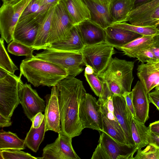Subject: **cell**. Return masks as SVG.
<instances>
[{"label": "cell", "instance_id": "obj_47", "mask_svg": "<svg viewBox=\"0 0 159 159\" xmlns=\"http://www.w3.org/2000/svg\"><path fill=\"white\" fill-rule=\"evenodd\" d=\"M148 127L151 132L159 136V120L150 123Z\"/></svg>", "mask_w": 159, "mask_h": 159}, {"label": "cell", "instance_id": "obj_33", "mask_svg": "<svg viewBox=\"0 0 159 159\" xmlns=\"http://www.w3.org/2000/svg\"><path fill=\"white\" fill-rule=\"evenodd\" d=\"M4 39H0V67L10 73L14 74L16 70H18L8 55L5 47Z\"/></svg>", "mask_w": 159, "mask_h": 159}, {"label": "cell", "instance_id": "obj_5", "mask_svg": "<svg viewBox=\"0 0 159 159\" xmlns=\"http://www.w3.org/2000/svg\"><path fill=\"white\" fill-rule=\"evenodd\" d=\"M32 0H16L2 4L0 8L1 38L7 43L13 39L16 25L25 9Z\"/></svg>", "mask_w": 159, "mask_h": 159}, {"label": "cell", "instance_id": "obj_4", "mask_svg": "<svg viewBox=\"0 0 159 159\" xmlns=\"http://www.w3.org/2000/svg\"><path fill=\"white\" fill-rule=\"evenodd\" d=\"M21 76H17L8 72L0 79V114L5 117L11 118L20 104L18 89Z\"/></svg>", "mask_w": 159, "mask_h": 159}, {"label": "cell", "instance_id": "obj_2", "mask_svg": "<svg viewBox=\"0 0 159 159\" xmlns=\"http://www.w3.org/2000/svg\"><path fill=\"white\" fill-rule=\"evenodd\" d=\"M20 69V74L35 87H53L68 75L66 70L61 66L35 56L23 60Z\"/></svg>", "mask_w": 159, "mask_h": 159}, {"label": "cell", "instance_id": "obj_30", "mask_svg": "<svg viewBox=\"0 0 159 159\" xmlns=\"http://www.w3.org/2000/svg\"><path fill=\"white\" fill-rule=\"evenodd\" d=\"M111 25L130 30L142 36H155L159 35V30L154 27L135 26L126 22L115 23Z\"/></svg>", "mask_w": 159, "mask_h": 159}, {"label": "cell", "instance_id": "obj_56", "mask_svg": "<svg viewBox=\"0 0 159 159\" xmlns=\"http://www.w3.org/2000/svg\"></svg>", "mask_w": 159, "mask_h": 159}, {"label": "cell", "instance_id": "obj_48", "mask_svg": "<svg viewBox=\"0 0 159 159\" xmlns=\"http://www.w3.org/2000/svg\"><path fill=\"white\" fill-rule=\"evenodd\" d=\"M43 5L50 6L57 4L60 0H39Z\"/></svg>", "mask_w": 159, "mask_h": 159}, {"label": "cell", "instance_id": "obj_23", "mask_svg": "<svg viewBox=\"0 0 159 159\" xmlns=\"http://www.w3.org/2000/svg\"><path fill=\"white\" fill-rule=\"evenodd\" d=\"M84 47L77 26L75 25L71 29L68 39L53 43L46 49L63 52H81Z\"/></svg>", "mask_w": 159, "mask_h": 159}, {"label": "cell", "instance_id": "obj_21", "mask_svg": "<svg viewBox=\"0 0 159 159\" xmlns=\"http://www.w3.org/2000/svg\"><path fill=\"white\" fill-rule=\"evenodd\" d=\"M83 0L90 11L91 21L104 29L113 24L108 7L95 0Z\"/></svg>", "mask_w": 159, "mask_h": 159}, {"label": "cell", "instance_id": "obj_6", "mask_svg": "<svg viewBox=\"0 0 159 159\" xmlns=\"http://www.w3.org/2000/svg\"><path fill=\"white\" fill-rule=\"evenodd\" d=\"M35 57L47 61L62 67L66 70L68 75L75 77L81 73L83 63L81 52L55 51L46 49L36 54Z\"/></svg>", "mask_w": 159, "mask_h": 159}, {"label": "cell", "instance_id": "obj_52", "mask_svg": "<svg viewBox=\"0 0 159 159\" xmlns=\"http://www.w3.org/2000/svg\"><path fill=\"white\" fill-rule=\"evenodd\" d=\"M3 2V4L9 3L16 0H1Z\"/></svg>", "mask_w": 159, "mask_h": 159}, {"label": "cell", "instance_id": "obj_24", "mask_svg": "<svg viewBox=\"0 0 159 159\" xmlns=\"http://www.w3.org/2000/svg\"><path fill=\"white\" fill-rule=\"evenodd\" d=\"M75 25L90 18V11L83 0H61Z\"/></svg>", "mask_w": 159, "mask_h": 159}, {"label": "cell", "instance_id": "obj_37", "mask_svg": "<svg viewBox=\"0 0 159 159\" xmlns=\"http://www.w3.org/2000/svg\"><path fill=\"white\" fill-rule=\"evenodd\" d=\"M134 159H159V148L149 143L143 150L141 149L137 150Z\"/></svg>", "mask_w": 159, "mask_h": 159}, {"label": "cell", "instance_id": "obj_8", "mask_svg": "<svg viewBox=\"0 0 159 159\" xmlns=\"http://www.w3.org/2000/svg\"><path fill=\"white\" fill-rule=\"evenodd\" d=\"M75 25L62 1L60 0L55 7L48 40V47L53 43L68 39L70 30Z\"/></svg>", "mask_w": 159, "mask_h": 159}, {"label": "cell", "instance_id": "obj_20", "mask_svg": "<svg viewBox=\"0 0 159 159\" xmlns=\"http://www.w3.org/2000/svg\"><path fill=\"white\" fill-rule=\"evenodd\" d=\"M105 42L117 49L141 35L124 29L111 25L105 29Z\"/></svg>", "mask_w": 159, "mask_h": 159}, {"label": "cell", "instance_id": "obj_18", "mask_svg": "<svg viewBox=\"0 0 159 159\" xmlns=\"http://www.w3.org/2000/svg\"><path fill=\"white\" fill-rule=\"evenodd\" d=\"M131 92L136 118L145 124L149 118L150 102L148 93L140 80L138 81Z\"/></svg>", "mask_w": 159, "mask_h": 159}, {"label": "cell", "instance_id": "obj_38", "mask_svg": "<svg viewBox=\"0 0 159 159\" xmlns=\"http://www.w3.org/2000/svg\"><path fill=\"white\" fill-rule=\"evenodd\" d=\"M50 6L43 5L39 0H32L20 17L32 14H45Z\"/></svg>", "mask_w": 159, "mask_h": 159}, {"label": "cell", "instance_id": "obj_16", "mask_svg": "<svg viewBox=\"0 0 159 159\" xmlns=\"http://www.w3.org/2000/svg\"><path fill=\"white\" fill-rule=\"evenodd\" d=\"M112 99L114 114L124 132L126 144L134 146L131 130L133 116L126 105L125 99L123 96L113 95Z\"/></svg>", "mask_w": 159, "mask_h": 159}, {"label": "cell", "instance_id": "obj_22", "mask_svg": "<svg viewBox=\"0 0 159 159\" xmlns=\"http://www.w3.org/2000/svg\"><path fill=\"white\" fill-rule=\"evenodd\" d=\"M56 4L50 6L39 23L37 35L32 47L35 50H44L48 47V40L52 19Z\"/></svg>", "mask_w": 159, "mask_h": 159}, {"label": "cell", "instance_id": "obj_15", "mask_svg": "<svg viewBox=\"0 0 159 159\" xmlns=\"http://www.w3.org/2000/svg\"><path fill=\"white\" fill-rule=\"evenodd\" d=\"M45 98L46 131L52 130L59 133L61 130L60 114L55 86L52 87L51 94L47 95Z\"/></svg>", "mask_w": 159, "mask_h": 159}, {"label": "cell", "instance_id": "obj_3", "mask_svg": "<svg viewBox=\"0 0 159 159\" xmlns=\"http://www.w3.org/2000/svg\"><path fill=\"white\" fill-rule=\"evenodd\" d=\"M134 64L133 61L112 58L105 70L97 75L114 95L122 96L124 92L131 91Z\"/></svg>", "mask_w": 159, "mask_h": 159}, {"label": "cell", "instance_id": "obj_45", "mask_svg": "<svg viewBox=\"0 0 159 159\" xmlns=\"http://www.w3.org/2000/svg\"><path fill=\"white\" fill-rule=\"evenodd\" d=\"M148 143L153 144L159 148V136L156 135L150 131L149 133Z\"/></svg>", "mask_w": 159, "mask_h": 159}, {"label": "cell", "instance_id": "obj_49", "mask_svg": "<svg viewBox=\"0 0 159 159\" xmlns=\"http://www.w3.org/2000/svg\"><path fill=\"white\" fill-rule=\"evenodd\" d=\"M94 72V70L92 67L89 65L86 66L85 69L84 73L90 75L93 74Z\"/></svg>", "mask_w": 159, "mask_h": 159}, {"label": "cell", "instance_id": "obj_11", "mask_svg": "<svg viewBox=\"0 0 159 159\" xmlns=\"http://www.w3.org/2000/svg\"><path fill=\"white\" fill-rule=\"evenodd\" d=\"M44 15L33 14L20 17L14 32L13 40L32 47L37 35L39 23Z\"/></svg>", "mask_w": 159, "mask_h": 159}, {"label": "cell", "instance_id": "obj_26", "mask_svg": "<svg viewBox=\"0 0 159 159\" xmlns=\"http://www.w3.org/2000/svg\"><path fill=\"white\" fill-rule=\"evenodd\" d=\"M131 130L134 146L137 150L141 149L149 144V128L136 117L132 118Z\"/></svg>", "mask_w": 159, "mask_h": 159}, {"label": "cell", "instance_id": "obj_36", "mask_svg": "<svg viewBox=\"0 0 159 159\" xmlns=\"http://www.w3.org/2000/svg\"><path fill=\"white\" fill-rule=\"evenodd\" d=\"M0 159H38L30 154L19 149H4L0 150Z\"/></svg>", "mask_w": 159, "mask_h": 159}, {"label": "cell", "instance_id": "obj_7", "mask_svg": "<svg viewBox=\"0 0 159 159\" xmlns=\"http://www.w3.org/2000/svg\"><path fill=\"white\" fill-rule=\"evenodd\" d=\"M81 53L83 64L92 67L94 73L98 75L108 66L116 52L114 47L105 42L95 45L84 46Z\"/></svg>", "mask_w": 159, "mask_h": 159}, {"label": "cell", "instance_id": "obj_32", "mask_svg": "<svg viewBox=\"0 0 159 159\" xmlns=\"http://www.w3.org/2000/svg\"><path fill=\"white\" fill-rule=\"evenodd\" d=\"M7 49L9 52L16 56H24L27 58L34 57L33 55L34 48L14 40L9 43Z\"/></svg>", "mask_w": 159, "mask_h": 159}, {"label": "cell", "instance_id": "obj_50", "mask_svg": "<svg viewBox=\"0 0 159 159\" xmlns=\"http://www.w3.org/2000/svg\"><path fill=\"white\" fill-rule=\"evenodd\" d=\"M109 9V6L111 0H95Z\"/></svg>", "mask_w": 159, "mask_h": 159}, {"label": "cell", "instance_id": "obj_19", "mask_svg": "<svg viewBox=\"0 0 159 159\" xmlns=\"http://www.w3.org/2000/svg\"><path fill=\"white\" fill-rule=\"evenodd\" d=\"M137 75L147 93L159 88V61L142 63L137 68Z\"/></svg>", "mask_w": 159, "mask_h": 159}, {"label": "cell", "instance_id": "obj_41", "mask_svg": "<svg viewBox=\"0 0 159 159\" xmlns=\"http://www.w3.org/2000/svg\"><path fill=\"white\" fill-rule=\"evenodd\" d=\"M124 97L126 105L130 111L133 117H136L135 114L132 101V92H126L123 94Z\"/></svg>", "mask_w": 159, "mask_h": 159}, {"label": "cell", "instance_id": "obj_14", "mask_svg": "<svg viewBox=\"0 0 159 159\" xmlns=\"http://www.w3.org/2000/svg\"><path fill=\"white\" fill-rule=\"evenodd\" d=\"M99 132V143L109 159H134V155L137 150L134 146L117 141L103 131Z\"/></svg>", "mask_w": 159, "mask_h": 159}, {"label": "cell", "instance_id": "obj_12", "mask_svg": "<svg viewBox=\"0 0 159 159\" xmlns=\"http://www.w3.org/2000/svg\"><path fill=\"white\" fill-rule=\"evenodd\" d=\"M113 95L105 100H98L101 106L103 131L117 141L126 144L124 132L114 114Z\"/></svg>", "mask_w": 159, "mask_h": 159}, {"label": "cell", "instance_id": "obj_54", "mask_svg": "<svg viewBox=\"0 0 159 159\" xmlns=\"http://www.w3.org/2000/svg\"><path fill=\"white\" fill-rule=\"evenodd\" d=\"M156 28L158 30H159V25H157L156 27Z\"/></svg>", "mask_w": 159, "mask_h": 159}, {"label": "cell", "instance_id": "obj_9", "mask_svg": "<svg viewBox=\"0 0 159 159\" xmlns=\"http://www.w3.org/2000/svg\"><path fill=\"white\" fill-rule=\"evenodd\" d=\"M79 114L84 129L89 128L103 131L101 106L95 97L89 93H86L80 101Z\"/></svg>", "mask_w": 159, "mask_h": 159}, {"label": "cell", "instance_id": "obj_39", "mask_svg": "<svg viewBox=\"0 0 159 159\" xmlns=\"http://www.w3.org/2000/svg\"><path fill=\"white\" fill-rule=\"evenodd\" d=\"M136 58L142 63H155L157 62L151 48L144 49L139 52Z\"/></svg>", "mask_w": 159, "mask_h": 159}, {"label": "cell", "instance_id": "obj_31", "mask_svg": "<svg viewBox=\"0 0 159 159\" xmlns=\"http://www.w3.org/2000/svg\"><path fill=\"white\" fill-rule=\"evenodd\" d=\"M72 138L58 133L56 139L66 159H80L74 151L72 145Z\"/></svg>", "mask_w": 159, "mask_h": 159}, {"label": "cell", "instance_id": "obj_27", "mask_svg": "<svg viewBox=\"0 0 159 159\" xmlns=\"http://www.w3.org/2000/svg\"><path fill=\"white\" fill-rule=\"evenodd\" d=\"M154 37L142 36L120 47L118 49L130 57L136 58L139 52L152 47L154 42Z\"/></svg>", "mask_w": 159, "mask_h": 159}, {"label": "cell", "instance_id": "obj_53", "mask_svg": "<svg viewBox=\"0 0 159 159\" xmlns=\"http://www.w3.org/2000/svg\"><path fill=\"white\" fill-rule=\"evenodd\" d=\"M154 91L157 92L159 93V88H158V89H155V90Z\"/></svg>", "mask_w": 159, "mask_h": 159}, {"label": "cell", "instance_id": "obj_42", "mask_svg": "<svg viewBox=\"0 0 159 159\" xmlns=\"http://www.w3.org/2000/svg\"><path fill=\"white\" fill-rule=\"evenodd\" d=\"M44 117V114L42 112L36 114L31 120L32 122L31 126L34 128H39L42 124Z\"/></svg>", "mask_w": 159, "mask_h": 159}, {"label": "cell", "instance_id": "obj_55", "mask_svg": "<svg viewBox=\"0 0 159 159\" xmlns=\"http://www.w3.org/2000/svg\"><path fill=\"white\" fill-rule=\"evenodd\" d=\"M158 24H159V22L158 23Z\"/></svg>", "mask_w": 159, "mask_h": 159}, {"label": "cell", "instance_id": "obj_40", "mask_svg": "<svg viewBox=\"0 0 159 159\" xmlns=\"http://www.w3.org/2000/svg\"><path fill=\"white\" fill-rule=\"evenodd\" d=\"M91 159H109V158L102 147L98 143L93 154Z\"/></svg>", "mask_w": 159, "mask_h": 159}, {"label": "cell", "instance_id": "obj_34", "mask_svg": "<svg viewBox=\"0 0 159 159\" xmlns=\"http://www.w3.org/2000/svg\"><path fill=\"white\" fill-rule=\"evenodd\" d=\"M42 159H66L57 139L43 149Z\"/></svg>", "mask_w": 159, "mask_h": 159}, {"label": "cell", "instance_id": "obj_35", "mask_svg": "<svg viewBox=\"0 0 159 159\" xmlns=\"http://www.w3.org/2000/svg\"><path fill=\"white\" fill-rule=\"evenodd\" d=\"M84 76L91 89L99 98L102 95L105 89V83L94 73L92 74H84Z\"/></svg>", "mask_w": 159, "mask_h": 159}, {"label": "cell", "instance_id": "obj_28", "mask_svg": "<svg viewBox=\"0 0 159 159\" xmlns=\"http://www.w3.org/2000/svg\"><path fill=\"white\" fill-rule=\"evenodd\" d=\"M46 120L44 117L40 126L34 128L32 126L27 134L25 140V145L34 152H36L44 139L46 131Z\"/></svg>", "mask_w": 159, "mask_h": 159}, {"label": "cell", "instance_id": "obj_10", "mask_svg": "<svg viewBox=\"0 0 159 159\" xmlns=\"http://www.w3.org/2000/svg\"><path fill=\"white\" fill-rule=\"evenodd\" d=\"M124 22L135 26L156 28L159 22V0H149L134 7Z\"/></svg>", "mask_w": 159, "mask_h": 159}, {"label": "cell", "instance_id": "obj_43", "mask_svg": "<svg viewBox=\"0 0 159 159\" xmlns=\"http://www.w3.org/2000/svg\"><path fill=\"white\" fill-rule=\"evenodd\" d=\"M150 103L153 104L159 111V93L154 90L148 94Z\"/></svg>", "mask_w": 159, "mask_h": 159}, {"label": "cell", "instance_id": "obj_29", "mask_svg": "<svg viewBox=\"0 0 159 159\" xmlns=\"http://www.w3.org/2000/svg\"><path fill=\"white\" fill-rule=\"evenodd\" d=\"M25 140L20 139L16 134L3 129L0 131V150L25 149Z\"/></svg>", "mask_w": 159, "mask_h": 159}, {"label": "cell", "instance_id": "obj_25", "mask_svg": "<svg viewBox=\"0 0 159 159\" xmlns=\"http://www.w3.org/2000/svg\"><path fill=\"white\" fill-rule=\"evenodd\" d=\"M136 0H111L109 11L113 24L124 21L134 8Z\"/></svg>", "mask_w": 159, "mask_h": 159}, {"label": "cell", "instance_id": "obj_46", "mask_svg": "<svg viewBox=\"0 0 159 159\" xmlns=\"http://www.w3.org/2000/svg\"><path fill=\"white\" fill-rule=\"evenodd\" d=\"M12 122L10 117L7 118L4 117L0 114V127H7L11 126Z\"/></svg>", "mask_w": 159, "mask_h": 159}, {"label": "cell", "instance_id": "obj_44", "mask_svg": "<svg viewBox=\"0 0 159 159\" xmlns=\"http://www.w3.org/2000/svg\"><path fill=\"white\" fill-rule=\"evenodd\" d=\"M151 48L157 61H159V35L154 37V42Z\"/></svg>", "mask_w": 159, "mask_h": 159}, {"label": "cell", "instance_id": "obj_51", "mask_svg": "<svg viewBox=\"0 0 159 159\" xmlns=\"http://www.w3.org/2000/svg\"><path fill=\"white\" fill-rule=\"evenodd\" d=\"M149 0H136L135 3L134 7L139 5Z\"/></svg>", "mask_w": 159, "mask_h": 159}, {"label": "cell", "instance_id": "obj_17", "mask_svg": "<svg viewBox=\"0 0 159 159\" xmlns=\"http://www.w3.org/2000/svg\"><path fill=\"white\" fill-rule=\"evenodd\" d=\"M76 25L84 46L105 42V29L90 20H85Z\"/></svg>", "mask_w": 159, "mask_h": 159}, {"label": "cell", "instance_id": "obj_1", "mask_svg": "<svg viewBox=\"0 0 159 159\" xmlns=\"http://www.w3.org/2000/svg\"><path fill=\"white\" fill-rule=\"evenodd\" d=\"M55 86L60 114L59 133L72 138L78 136L84 129L79 114L80 101L87 93L83 82L68 75Z\"/></svg>", "mask_w": 159, "mask_h": 159}, {"label": "cell", "instance_id": "obj_13", "mask_svg": "<svg viewBox=\"0 0 159 159\" xmlns=\"http://www.w3.org/2000/svg\"><path fill=\"white\" fill-rule=\"evenodd\" d=\"M18 94L20 103L24 113L30 120L38 113L45 111V101L39 96L36 91L32 88L30 84H24L21 80L19 83Z\"/></svg>", "mask_w": 159, "mask_h": 159}]
</instances>
